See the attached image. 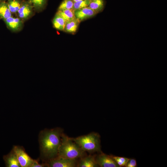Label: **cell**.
Here are the masks:
<instances>
[{"label":"cell","instance_id":"obj_25","mask_svg":"<svg viewBox=\"0 0 167 167\" xmlns=\"http://www.w3.org/2000/svg\"><path fill=\"white\" fill-rule=\"evenodd\" d=\"M6 0L8 1L9 0H0V1H6Z\"/></svg>","mask_w":167,"mask_h":167},{"label":"cell","instance_id":"obj_18","mask_svg":"<svg viewBox=\"0 0 167 167\" xmlns=\"http://www.w3.org/2000/svg\"><path fill=\"white\" fill-rule=\"evenodd\" d=\"M47 0H28V2L36 9L41 10L45 6Z\"/></svg>","mask_w":167,"mask_h":167},{"label":"cell","instance_id":"obj_6","mask_svg":"<svg viewBox=\"0 0 167 167\" xmlns=\"http://www.w3.org/2000/svg\"><path fill=\"white\" fill-rule=\"evenodd\" d=\"M96 160L99 166L101 167H118L117 163L111 155L102 152L96 156Z\"/></svg>","mask_w":167,"mask_h":167},{"label":"cell","instance_id":"obj_24","mask_svg":"<svg viewBox=\"0 0 167 167\" xmlns=\"http://www.w3.org/2000/svg\"><path fill=\"white\" fill-rule=\"evenodd\" d=\"M81 0H73V1L74 2H78V1H80Z\"/></svg>","mask_w":167,"mask_h":167},{"label":"cell","instance_id":"obj_19","mask_svg":"<svg viewBox=\"0 0 167 167\" xmlns=\"http://www.w3.org/2000/svg\"><path fill=\"white\" fill-rule=\"evenodd\" d=\"M91 0H82L74 2L73 9L75 11L76 10L88 7L90 3Z\"/></svg>","mask_w":167,"mask_h":167},{"label":"cell","instance_id":"obj_22","mask_svg":"<svg viewBox=\"0 0 167 167\" xmlns=\"http://www.w3.org/2000/svg\"><path fill=\"white\" fill-rule=\"evenodd\" d=\"M137 163L135 160L134 159H129L125 167H135Z\"/></svg>","mask_w":167,"mask_h":167},{"label":"cell","instance_id":"obj_16","mask_svg":"<svg viewBox=\"0 0 167 167\" xmlns=\"http://www.w3.org/2000/svg\"><path fill=\"white\" fill-rule=\"evenodd\" d=\"M57 13L61 16L66 21L75 18L74 11L73 9L58 10Z\"/></svg>","mask_w":167,"mask_h":167},{"label":"cell","instance_id":"obj_3","mask_svg":"<svg viewBox=\"0 0 167 167\" xmlns=\"http://www.w3.org/2000/svg\"><path fill=\"white\" fill-rule=\"evenodd\" d=\"M71 139L85 152L90 153L102 152L100 136L98 133L92 132L87 135Z\"/></svg>","mask_w":167,"mask_h":167},{"label":"cell","instance_id":"obj_2","mask_svg":"<svg viewBox=\"0 0 167 167\" xmlns=\"http://www.w3.org/2000/svg\"><path fill=\"white\" fill-rule=\"evenodd\" d=\"M86 152L71 138L63 133L61 136L58 156L64 158L76 159L86 156Z\"/></svg>","mask_w":167,"mask_h":167},{"label":"cell","instance_id":"obj_13","mask_svg":"<svg viewBox=\"0 0 167 167\" xmlns=\"http://www.w3.org/2000/svg\"><path fill=\"white\" fill-rule=\"evenodd\" d=\"M105 4L104 0H91L88 7L97 14L103 11Z\"/></svg>","mask_w":167,"mask_h":167},{"label":"cell","instance_id":"obj_23","mask_svg":"<svg viewBox=\"0 0 167 167\" xmlns=\"http://www.w3.org/2000/svg\"><path fill=\"white\" fill-rule=\"evenodd\" d=\"M47 166L46 163L39 164L36 160H34L31 167H44Z\"/></svg>","mask_w":167,"mask_h":167},{"label":"cell","instance_id":"obj_21","mask_svg":"<svg viewBox=\"0 0 167 167\" xmlns=\"http://www.w3.org/2000/svg\"><path fill=\"white\" fill-rule=\"evenodd\" d=\"M111 156L119 167L125 166L129 160L126 157Z\"/></svg>","mask_w":167,"mask_h":167},{"label":"cell","instance_id":"obj_14","mask_svg":"<svg viewBox=\"0 0 167 167\" xmlns=\"http://www.w3.org/2000/svg\"><path fill=\"white\" fill-rule=\"evenodd\" d=\"M6 1H0V19L4 20L12 16Z\"/></svg>","mask_w":167,"mask_h":167},{"label":"cell","instance_id":"obj_1","mask_svg":"<svg viewBox=\"0 0 167 167\" xmlns=\"http://www.w3.org/2000/svg\"><path fill=\"white\" fill-rule=\"evenodd\" d=\"M63 130L59 127L45 129L40 131L39 135L41 157L48 161L58 156Z\"/></svg>","mask_w":167,"mask_h":167},{"label":"cell","instance_id":"obj_7","mask_svg":"<svg viewBox=\"0 0 167 167\" xmlns=\"http://www.w3.org/2000/svg\"><path fill=\"white\" fill-rule=\"evenodd\" d=\"M96 14L95 12L88 7L74 11L75 18L80 22L93 17Z\"/></svg>","mask_w":167,"mask_h":167},{"label":"cell","instance_id":"obj_11","mask_svg":"<svg viewBox=\"0 0 167 167\" xmlns=\"http://www.w3.org/2000/svg\"><path fill=\"white\" fill-rule=\"evenodd\" d=\"M32 11V5L28 2L21 3L20 7L18 12L19 18L24 19L29 16Z\"/></svg>","mask_w":167,"mask_h":167},{"label":"cell","instance_id":"obj_5","mask_svg":"<svg viewBox=\"0 0 167 167\" xmlns=\"http://www.w3.org/2000/svg\"><path fill=\"white\" fill-rule=\"evenodd\" d=\"M17 156L21 167H31L34 160L32 158L22 147L14 146L12 148Z\"/></svg>","mask_w":167,"mask_h":167},{"label":"cell","instance_id":"obj_8","mask_svg":"<svg viewBox=\"0 0 167 167\" xmlns=\"http://www.w3.org/2000/svg\"><path fill=\"white\" fill-rule=\"evenodd\" d=\"M3 159L6 167H21L14 150L12 149L11 152L3 156Z\"/></svg>","mask_w":167,"mask_h":167},{"label":"cell","instance_id":"obj_15","mask_svg":"<svg viewBox=\"0 0 167 167\" xmlns=\"http://www.w3.org/2000/svg\"><path fill=\"white\" fill-rule=\"evenodd\" d=\"M66 20L59 15L56 13L53 20L54 27L56 29L63 31Z\"/></svg>","mask_w":167,"mask_h":167},{"label":"cell","instance_id":"obj_12","mask_svg":"<svg viewBox=\"0 0 167 167\" xmlns=\"http://www.w3.org/2000/svg\"><path fill=\"white\" fill-rule=\"evenodd\" d=\"M4 21L8 28L13 31L19 30L22 24V22L20 19L12 16L7 18Z\"/></svg>","mask_w":167,"mask_h":167},{"label":"cell","instance_id":"obj_4","mask_svg":"<svg viewBox=\"0 0 167 167\" xmlns=\"http://www.w3.org/2000/svg\"><path fill=\"white\" fill-rule=\"evenodd\" d=\"M76 159H71L59 156L51 159L48 161L46 164L49 167H76Z\"/></svg>","mask_w":167,"mask_h":167},{"label":"cell","instance_id":"obj_10","mask_svg":"<svg viewBox=\"0 0 167 167\" xmlns=\"http://www.w3.org/2000/svg\"><path fill=\"white\" fill-rule=\"evenodd\" d=\"M80 22L75 18L66 21L63 31L74 34L77 32Z\"/></svg>","mask_w":167,"mask_h":167},{"label":"cell","instance_id":"obj_17","mask_svg":"<svg viewBox=\"0 0 167 167\" xmlns=\"http://www.w3.org/2000/svg\"><path fill=\"white\" fill-rule=\"evenodd\" d=\"M6 2L11 13L18 12L21 4L19 0H9Z\"/></svg>","mask_w":167,"mask_h":167},{"label":"cell","instance_id":"obj_9","mask_svg":"<svg viewBox=\"0 0 167 167\" xmlns=\"http://www.w3.org/2000/svg\"><path fill=\"white\" fill-rule=\"evenodd\" d=\"M96 156H86L80 158L77 163V167H96L99 166L95 158Z\"/></svg>","mask_w":167,"mask_h":167},{"label":"cell","instance_id":"obj_20","mask_svg":"<svg viewBox=\"0 0 167 167\" xmlns=\"http://www.w3.org/2000/svg\"><path fill=\"white\" fill-rule=\"evenodd\" d=\"M74 2L73 0H63L59 5L58 10L73 9Z\"/></svg>","mask_w":167,"mask_h":167}]
</instances>
